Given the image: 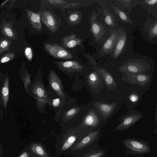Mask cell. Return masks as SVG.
<instances>
[{
    "instance_id": "27",
    "label": "cell",
    "mask_w": 157,
    "mask_h": 157,
    "mask_svg": "<svg viewBox=\"0 0 157 157\" xmlns=\"http://www.w3.org/2000/svg\"><path fill=\"white\" fill-rule=\"evenodd\" d=\"M103 13L105 15L104 20L106 23L111 27H113L115 25L114 17L106 10L104 11Z\"/></svg>"
},
{
    "instance_id": "29",
    "label": "cell",
    "mask_w": 157,
    "mask_h": 157,
    "mask_svg": "<svg viewBox=\"0 0 157 157\" xmlns=\"http://www.w3.org/2000/svg\"><path fill=\"white\" fill-rule=\"evenodd\" d=\"M148 34L151 38L157 37V20L155 23L150 26L148 30Z\"/></svg>"
},
{
    "instance_id": "23",
    "label": "cell",
    "mask_w": 157,
    "mask_h": 157,
    "mask_svg": "<svg viewBox=\"0 0 157 157\" xmlns=\"http://www.w3.org/2000/svg\"><path fill=\"white\" fill-rule=\"evenodd\" d=\"M113 7L116 13L123 21L133 25L132 21L126 13L117 7L113 6Z\"/></svg>"
},
{
    "instance_id": "16",
    "label": "cell",
    "mask_w": 157,
    "mask_h": 157,
    "mask_svg": "<svg viewBox=\"0 0 157 157\" xmlns=\"http://www.w3.org/2000/svg\"><path fill=\"white\" fill-rule=\"evenodd\" d=\"M13 22H7L3 19L0 26L1 32L5 36L13 40H17V36L16 32L13 29Z\"/></svg>"
},
{
    "instance_id": "12",
    "label": "cell",
    "mask_w": 157,
    "mask_h": 157,
    "mask_svg": "<svg viewBox=\"0 0 157 157\" xmlns=\"http://www.w3.org/2000/svg\"><path fill=\"white\" fill-rule=\"evenodd\" d=\"M41 20L48 29L52 33H55L58 30V24L53 14L45 10L41 11Z\"/></svg>"
},
{
    "instance_id": "42",
    "label": "cell",
    "mask_w": 157,
    "mask_h": 157,
    "mask_svg": "<svg viewBox=\"0 0 157 157\" xmlns=\"http://www.w3.org/2000/svg\"><path fill=\"white\" fill-rule=\"evenodd\" d=\"M16 0H12V2L10 4V9L11 7H12L14 3V2H15Z\"/></svg>"
},
{
    "instance_id": "18",
    "label": "cell",
    "mask_w": 157,
    "mask_h": 157,
    "mask_svg": "<svg viewBox=\"0 0 157 157\" xmlns=\"http://www.w3.org/2000/svg\"><path fill=\"white\" fill-rule=\"evenodd\" d=\"M76 34H72L64 37L61 40V44L64 47L72 48L79 45L82 47V39L76 37Z\"/></svg>"
},
{
    "instance_id": "11",
    "label": "cell",
    "mask_w": 157,
    "mask_h": 157,
    "mask_svg": "<svg viewBox=\"0 0 157 157\" xmlns=\"http://www.w3.org/2000/svg\"><path fill=\"white\" fill-rule=\"evenodd\" d=\"M141 115L134 113L127 115L122 119L114 130V131L126 130L129 129L142 117Z\"/></svg>"
},
{
    "instance_id": "17",
    "label": "cell",
    "mask_w": 157,
    "mask_h": 157,
    "mask_svg": "<svg viewBox=\"0 0 157 157\" xmlns=\"http://www.w3.org/2000/svg\"><path fill=\"white\" fill-rule=\"evenodd\" d=\"M117 105V103L116 102L111 104H105L98 102L94 103V105L98 108L104 119L108 118L110 116Z\"/></svg>"
},
{
    "instance_id": "36",
    "label": "cell",
    "mask_w": 157,
    "mask_h": 157,
    "mask_svg": "<svg viewBox=\"0 0 157 157\" xmlns=\"http://www.w3.org/2000/svg\"><path fill=\"white\" fill-rule=\"evenodd\" d=\"M60 99L59 98L54 99L52 101V105L54 107H57L60 104Z\"/></svg>"
},
{
    "instance_id": "40",
    "label": "cell",
    "mask_w": 157,
    "mask_h": 157,
    "mask_svg": "<svg viewBox=\"0 0 157 157\" xmlns=\"http://www.w3.org/2000/svg\"><path fill=\"white\" fill-rule=\"evenodd\" d=\"M11 0H6L4 1L0 5V8H1L7 2H8L10 1Z\"/></svg>"
},
{
    "instance_id": "13",
    "label": "cell",
    "mask_w": 157,
    "mask_h": 157,
    "mask_svg": "<svg viewBox=\"0 0 157 157\" xmlns=\"http://www.w3.org/2000/svg\"><path fill=\"white\" fill-rule=\"evenodd\" d=\"M48 79L51 87L60 98L64 100L65 95L63 90L61 82L57 74L53 70L49 71Z\"/></svg>"
},
{
    "instance_id": "3",
    "label": "cell",
    "mask_w": 157,
    "mask_h": 157,
    "mask_svg": "<svg viewBox=\"0 0 157 157\" xmlns=\"http://www.w3.org/2000/svg\"><path fill=\"white\" fill-rule=\"evenodd\" d=\"M44 47L47 54L55 58L60 59L73 58L72 53L69 51L57 44H45Z\"/></svg>"
},
{
    "instance_id": "10",
    "label": "cell",
    "mask_w": 157,
    "mask_h": 157,
    "mask_svg": "<svg viewBox=\"0 0 157 157\" xmlns=\"http://www.w3.org/2000/svg\"><path fill=\"white\" fill-rule=\"evenodd\" d=\"M93 69L102 78L107 90H114L117 87V83L112 75L105 69L100 68L96 66Z\"/></svg>"
},
{
    "instance_id": "1",
    "label": "cell",
    "mask_w": 157,
    "mask_h": 157,
    "mask_svg": "<svg viewBox=\"0 0 157 157\" xmlns=\"http://www.w3.org/2000/svg\"><path fill=\"white\" fill-rule=\"evenodd\" d=\"M101 136L99 130L93 131L84 137L71 150L76 156L92 149L100 146L98 143Z\"/></svg>"
},
{
    "instance_id": "25",
    "label": "cell",
    "mask_w": 157,
    "mask_h": 157,
    "mask_svg": "<svg viewBox=\"0 0 157 157\" xmlns=\"http://www.w3.org/2000/svg\"><path fill=\"white\" fill-rule=\"evenodd\" d=\"M12 42L6 38H2L0 40V55L10 50V46Z\"/></svg>"
},
{
    "instance_id": "14",
    "label": "cell",
    "mask_w": 157,
    "mask_h": 157,
    "mask_svg": "<svg viewBox=\"0 0 157 157\" xmlns=\"http://www.w3.org/2000/svg\"><path fill=\"white\" fill-rule=\"evenodd\" d=\"M99 123V120L96 113L90 110L83 118L79 126L93 129L97 127Z\"/></svg>"
},
{
    "instance_id": "5",
    "label": "cell",
    "mask_w": 157,
    "mask_h": 157,
    "mask_svg": "<svg viewBox=\"0 0 157 157\" xmlns=\"http://www.w3.org/2000/svg\"><path fill=\"white\" fill-rule=\"evenodd\" d=\"M122 79L130 84L144 87L149 83L151 77L143 73H128L123 75Z\"/></svg>"
},
{
    "instance_id": "4",
    "label": "cell",
    "mask_w": 157,
    "mask_h": 157,
    "mask_svg": "<svg viewBox=\"0 0 157 157\" xmlns=\"http://www.w3.org/2000/svg\"><path fill=\"white\" fill-rule=\"evenodd\" d=\"M122 32L120 29L111 32L109 36L100 49V57L105 56L114 50Z\"/></svg>"
},
{
    "instance_id": "35",
    "label": "cell",
    "mask_w": 157,
    "mask_h": 157,
    "mask_svg": "<svg viewBox=\"0 0 157 157\" xmlns=\"http://www.w3.org/2000/svg\"><path fill=\"white\" fill-rule=\"evenodd\" d=\"M129 98L131 101L135 102L138 101L139 97L137 95L133 94L129 96Z\"/></svg>"
},
{
    "instance_id": "19",
    "label": "cell",
    "mask_w": 157,
    "mask_h": 157,
    "mask_svg": "<svg viewBox=\"0 0 157 157\" xmlns=\"http://www.w3.org/2000/svg\"><path fill=\"white\" fill-rule=\"evenodd\" d=\"M127 39V35L126 32L122 31L114 50L113 59L118 58L121 54L126 44Z\"/></svg>"
},
{
    "instance_id": "30",
    "label": "cell",
    "mask_w": 157,
    "mask_h": 157,
    "mask_svg": "<svg viewBox=\"0 0 157 157\" xmlns=\"http://www.w3.org/2000/svg\"><path fill=\"white\" fill-rule=\"evenodd\" d=\"M34 88V93L40 98L45 97V92L43 88L41 85H36Z\"/></svg>"
},
{
    "instance_id": "28",
    "label": "cell",
    "mask_w": 157,
    "mask_h": 157,
    "mask_svg": "<svg viewBox=\"0 0 157 157\" xmlns=\"http://www.w3.org/2000/svg\"><path fill=\"white\" fill-rule=\"evenodd\" d=\"M15 56L14 53L9 52L4 55L1 57L0 62L1 64L8 62L13 59Z\"/></svg>"
},
{
    "instance_id": "6",
    "label": "cell",
    "mask_w": 157,
    "mask_h": 157,
    "mask_svg": "<svg viewBox=\"0 0 157 157\" xmlns=\"http://www.w3.org/2000/svg\"><path fill=\"white\" fill-rule=\"evenodd\" d=\"M53 63L59 69L67 74L81 72L84 69L81 64L75 60L64 61L55 60Z\"/></svg>"
},
{
    "instance_id": "33",
    "label": "cell",
    "mask_w": 157,
    "mask_h": 157,
    "mask_svg": "<svg viewBox=\"0 0 157 157\" xmlns=\"http://www.w3.org/2000/svg\"><path fill=\"white\" fill-rule=\"evenodd\" d=\"M33 150L38 154L40 155H43L45 154V152L42 147L38 145H36L33 147Z\"/></svg>"
},
{
    "instance_id": "26",
    "label": "cell",
    "mask_w": 157,
    "mask_h": 157,
    "mask_svg": "<svg viewBox=\"0 0 157 157\" xmlns=\"http://www.w3.org/2000/svg\"><path fill=\"white\" fill-rule=\"evenodd\" d=\"M80 109L79 107H74L69 110L64 114V119L67 121L71 119L78 113Z\"/></svg>"
},
{
    "instance_id": "32",
    "label": "cell",
    "mask_w": 157,
    "mask_h": 157,
    "mask_svg": "<svg viewBox=\"0 0 157 157\" xmlns=\"http://www.w3.org/2000/svg\"><path fill=\"white\" fill-rule=\"evenodd\" d=\"M83 56L94 66H95L96 63L93 57L88 53L83 52L82 54Z\"/></svg>"
},
{
    "instance_id": "37",
    "label": "cell",
    "mask_w": 157,
    "mask_h": 157,
    "mask_svg": "<svg viewBox=\"0 0 157 157\" xmlns=\"http://www.w3.org/2000/svg\"><path fill=\"white\" fill-rule=\"evenodd\" d=\"M145 3L150 6H154L157 4V0H144Z\"/></svg>"
},
{
    "instance_id": "34",
    "label": "cell",
    "mask_w": 157,
    "mask_h": 157,
    "mask_svg": "<svg viewBox=\"0 0 157 157\" xmlns=\"http://www.w3.org/2000/svg\"><path fill=\"white\" fill-rule=\"evenodd\" d=\"M82 5L78 2L69 3L66 5L65 8H78L81 7Z\"/></svg>"
},
{
    "instance_id": "9",
    "label": "cell",
    "mask_w": 157,
    "mask_h": 157,
    "mask_svg": "<svg viewBox=\"0 0 157 157\" xmlns=\"http://www.w3.org/2000/svg\"><path fill=\"white\" fill-rule=\"evenodd\" d=\"M86 77L87 82L91 91L94 93L99 92L104 82L101 76L95 71L90 73Z\"/></svg>"
},
{
    "instance_id": "39",
    "label": "cell",
    "mask_w": 157,
    "mask_h": 157,
    "mask_svg": "<svg viewBox=\"0 0 157 157\" xmlns=\"http://www.w3.org/2000/svg\"><path fill=\"white\" fill-rule=\"evenodd\" d=\"M19 157H28V153L26 152H24Z\"/></svg>"
},
{
    "instance_id": "21",
    "label": "cell",
    "mask_w": 157,
    "mask_h": 157,
    "mask_svg": "<svg viewBox=\"0 0 157 157\" xmlns=\"http://www.w3.org/2000/svg\"><path fill=\"white\" fill-rule=\"evenodd\" d=\"M82 14L81 12L78 11H73L71 12L67 17V23L71 26L78 25L81 22Z\"/></svg>"
},
{
    "instance_id": "20",
    "label": "cell",
    "mask_w": 157,
    "mask_h": 157,
    "mask_svg": "<svg viewBox=\"0 0 157 157\" xmlns=\"http://www.w3.org/2000/svg\"><path fill=\"white\" fill-rule=\"evenodd\" d=\"M9 80L6 77L3 81L1 93V101L2 106L6 110L9 98Z\"/></svg>"
},
{
    "instance_id": "8",
    "label": "cell",
    "mask_w": 157,
    "mask_h": 157,
    "mask_svg": "<svg viewBox=\"0 0 157 157\" xmlns=\"http://www.w3.org/2000/svg\"><path fill=\"white\" fill-rule=\"evenodd\" d=\"M122 143L127 149L134 153H145L150 151L147 144L135 139H127L123 140Z\"/></svg>"
},
{
    "instance_id": "24",
    "label": "cell",
    "mask_w": 157,
    "mask_h": 157,
    "mask_svg": "<svg viewBox=\"0 0 157 157\" xmlns=\"http://www.w3.org/2000/svg\"><path fill=\"white\" fill-rule=\"evenodd\" d=\"M46 3V5H49L52 7L64 8L65 5L68 3L63 0H47L42 1Z\"/></svg>"
},
{
    "instance_id": "22",
    "label": "cell",
    "mask_w": 157,
    "mask_h": 157,
    "mask_svg": "<svg viewBox=\"0 0 157 157\" xmlns=\"http://www.w3.org/2000/svg\"><path fill=\"white\" fill-rule=\"evenodd\" d=\"M105 153V150L99 147L86 151L76 157H104Z\"/></svg>"
},
{
    "instance_id": "7",
    "label": "cell",
    "mask_w": 157,
    "mask_h": 157,
    "mask_svg": "<svg viewBox=\"0 0 157 157\" xmlns=\"http://www.w3.org/2000/svg\"><path fill=\"white\" fill-rule=\"evenodd\" d=\"M97 17V13L93 10L90 17V30L95 41L102 39L105 34V28L98 21Z\"/></svg>"
},
{
    "instance_id": "38",
    "label": "cell",
    "mask_w": 157,
    "mask_h": 157,
    "mask_svg": "<svg viewBox=\"0 0 157 157\" xmlns=\"http://www.w3.org/2000/svg\"><path fill=\"white\" fill-rule=\"evenodd\" d=\"M120 3L127 6L130 5L132 0H119L118 1Z\"/></svg>"
},
{
    "instance_id": "2",
    "label": "cell",
    "mask_w": 157,
    "mask_h": 157,
    "mask_svg": "<svg viewBox=\"0 0 157 157\" xmlns=\"http://www.w3.org/2000/svg\"><path fill=\"white\" fill-rule=\"evenodd\" d=\"M149 68V65L144 62L129 60L122 63L118 70L124 74L143 73L148 70Z\"/></svg>"
},
{
    "instance_id": "31",
    "label": "cell",
    "mask_w": 157,
    "mask_h": 157,
    "mask_svg": "<svg viewBox=\"0 0 157 157\" xmlns=\"http://www.w3.org/2000/svg\"><path fill=\"white\" fill-rule=\"evenodd\" d=\"M24 53L26 58L29 61H31L33 56V52L31 47H26L25 49Z\"/></svg>"
},
{
    "instance_id": "41",
    "label": "cell",
    "mask_w": 157,
    "mask_h": 157,
    "mask_svg": "<svg viewBox=\"0 0 157 157\" xmlns=\"http://www.w3.org/2000/svg\"><path fill=\"white\" fill-rule=\"evenodd\" d=\"M155 122L157 121V108L156 109V113L155 115Z\"/></svg>"
},
{
    "instance_id": "15",
    "label": "cell",
    "mask_w": 157,
    "mask_h": 157,
    "mask_svg": "<svg viewBox=\"0 0 157 157\" xmlns=\"http://www.w3.org/2000/svg\"><path fill=\"white\" fill-rule=\"evenodd\" d=\"M26 11L28 18L32 27L36 31H40L42 29L41 22V11L35 12L26 9Z\"/></svg>"
}]
</instances>
